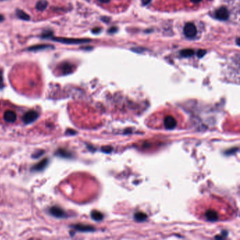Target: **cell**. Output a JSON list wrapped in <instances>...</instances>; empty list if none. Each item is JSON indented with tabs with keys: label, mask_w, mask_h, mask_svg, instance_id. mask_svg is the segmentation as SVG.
<instances>
[{
	"label": "cell",
	"mask_w": 240,
	"mask_h": 240,
	"mask_svg": "<svg viewBox=\"0 0 240 240\" xmlns=\"http://www.w3.org/2000/svg\"><path fill=\"white\" fill-rule=\"evenodd\" d=\"M4 80H3V76H2V72L0 70V89H2L4 87Z\"/></svg>",
	"instance_id": "cell-22"
},
{
	"label": "cell",
	"mask_w": 240,
	"mask_h": 240,
	"mask_svg": "<svg viewBox=\"0 0 240 240\" xmlns=\"http://www.w3.org/2000/svg\"><path fill=\"white\" fill-rule=\"evenodd\" d=\"M55 155L63 158H71L73 157V154L72 152L69 151V150L64 149V148H59L55 152Z\"/></svg>",
	"instance_id": "cell-8"
},
{
	"label": "cell",
	"mask_w": 240,
	"mask_h": 240,
	"mask_svg": "<svg viewBox=\"0 0 240 240\" xmlns=\"http://www.w3.org/2000/svg\"><path fill=\"white\" fill-rule=\"evenodd\" d=\"M91 217L93 220H96V221H99L103 219V214L101 212H99L97 211H93L91 213Z\"/></svg>",
	"instance_id": "cell-16"
},
{
	"label": "cell",
	"mask_w": 240,
	"mask_h": 240,
	"mask_svg": "<svg viewBox=\"0 0 240 240\" xmlns=\"http://www.w3.org/2000/svg\"><path fill=\"white\" fill-rule=\"evenodd\" d=\"M73 228L74 230L80 231V232H93V231H95V228L93 227L90 225H75L73 226Z\"/></svg>",
	"instance_id": "cell-11"
},
{
	"label": "cell",
	"mask_w": 240,
	"mask_h": 240,
	"mask_svg": "<svg viewBox=\"0 0 240 240\" xmlns=\"http://www.w3.org/2000/svg\"><path fill=\"white\" fill-rule=\"evenodd\" d=\"M216 18L220 21H225L229 17V12L228 9L225 7H221L216 11Z\"/></svg>",
	"instance_id": "cell-6"
},
{
	"label": "cell",
	"mask_w": 240,
	"mask_h": 240,
	"mask_svg": "<svg viewBox=\"0 0 240 240\" xmlns=\"http://www.w3.org/2000/svg\"><path fill=\"white\" fill-rule=\"evenodd\" d=\"M66 134H68V135H75V134H76V132L75 131V130H71V129H68V130H66Z\"/></svg>",
	"instance_id": "cell-23"
},
{
	"label": "cell",
	"mask_w": 240,
	"mask_h": 240,
	"mask_svg": "<svg viewBox=\"0 0 240 240\" xmlns=\"http://www.w3.org/2000/svg\"><path fill=\"white\" fill-rule=\"evenodd\" d=\"M47 5H48V2L47 0H40V1L36 4V8H37L38 11H44L47 7Z\"/></svg>",
	"instance_id": "cell-13"
},
{
	"label": "cell",
	"mask_w": 240,
	"mask_h": 240,
	"mask_svg": "<svg viewBox=\"0 0 240 240\" xmlns=\"http://www.w3.org/2000/svg\"><path fill=\"white\" fill-rule=\"evenodd\" d=\"M147 216L145 213H142V212H138V213H135V219L139 222L144 221V220L147 219Z\"/></svg>",
	"instance_id": "cell-17"
},
{
	"label": "cell",
	"mask_w": 240,
	"mask_h": 240,
	"mask_svg": "<svg viewBox=\"0 0 240 240\" xmlns=\"http://www.w3.org/2000/svg\"><path fill=\"white\" fill-rule=\"evenodd\" d=\"M196 28L193 23H187L184 28V33L186 37L192 38L196 35Z\"/></svg>",
	"instance_id": "cell-4"
},
{
	"label": "cell",
	"mask_w": 240,
	"mask_h": 240,
	"mask_svg": "<svg viewBox=\"0 0 240 240\" xmlns=\"http://www.w3.org/2000/svg\"><path fill=\"white\" fill-rule=\"evenodd\" d=\"M49 162V158H44V159H42L41 161L37 163V164L34 165V166L32 167L31 170L33 171V172H40V171L44 170V169L47 168V166H48Z\"/></svg>",
	"instance_id": "cell-5"
},
{
	"label": "cell",
	"mask_w": 240,
	"mask_h": 240,
	"mask_svg": "<svg viewBox=\"0 0 240 240\" xmlns=\"http://www.w3.org/2000/svg\"><path fill=\"white\" fill-rule=\"evenodd\" d=\"M4 16H2V15L0 14V22H2V21H4Z\"/></svg>",
	"instance_id": "cell-29"
},
{
	"label": "cell",
	"mask_w": 240,
	"mask_h": 240,
	"mask_svg": "<svg viewBox=\"0 0 240 240\" xmlns=\"http://www.w3.org/2000/svg\"><path fill=\"white\" fill-rule=\"evenodd\" d=\"M206 51L203 50V49H200V50H199L198 52H197V56H198V57L201 58L206 54Z\"/></svg>",
	"instance_id": "cell-21"
},
{
	"label": "cell",
	"mask_w": 240,
	"mask_h": 240,
	"mask_svg": "<svg viewBox=\"0 0 240 240\" xmlns=\"http://www.w3.org/2000/svg\"><path fill=\"white\" fill-rule=\"evenodd\" d=\"M4 121L8 122V123H14L17 119L16 112H14V111L11 110H8L5 111L4 113Z\"/></svg>",
	"instance_id": "cell-10"
},
{
	"label": "cell",
	"mask_w": 240,
	"mask_h": 240,
	"mask_svg": "<svg viewBox=\"0 0 240 240\" xmlns=\"http://www.w3.org/2000/svg\"><path fill=\"white\" fill-rule=\"evenodd\" d=\"M206 217L208 220L211 222L216 221V220H218V218L217 213L213 211H211V210H209V211H208L206 212Z\"/></svg>",
	"instance_id": "cell-12"
},
{
	"label": "cell",
	"mask_w": 240,
	"mask_h": 240,
	"mask_svg": "<svg viewBox=\"0 0 240 240\" xmlns=\"http://www.w3.org/2000/svg\"><path fill=\"white\" fill-rule=\"evenodd\" d=\"M115 31H116V28H112L109 31V32H111V33H113V32H115Z\"/></svg>",
	"instance_id": "cell-28"
},
{
	"label": "cell",
	"mask_w": 240,
	"mask_h": 240,
	"mask_svg": "<svg viewBox=\"0 0 240 240\" xmlns=\"http://www.w3.org/2000/svg\"><path fill=\"white\" fill-rule=\"evenodd\" d=\"M190 1L193 2V3H199V2H201L202 0H190Z\"/></svg>",
	"instance_id": "cell-27"
},
{
	"label": "cell",
	"mask_w": 240,
	"mask_h": 240,
	"mask_svg": "<svg viewBox=\"0 0 240 240\" xmlns=\"http://www.w3.org/2000/svg\"><path fill=\"white\" fill-rule=\"evenodd\" d=\"M180 55L183 57H190L194 55V51L191 49H185L180 51Z\"/></svg>",
	"instance_id": "cell-18"
},
{
	"label": "cell",
	"mask_w": 240,
	"mask_h": 240,
	"mask_svg": "<svg viewBox=\"0 0 240 240\" xmlns=\"http://www.w3.org/2000/svg\"><path fill=\"white\" fill-rule=\"evenodd\" d=\"M52 34H53V32H52V31H45V32H44L43 33H42V37H44V38L51 37V36H52Z\"/></svg>",
	"instance_id": "cell-20"
},
{
	"label": "cell",
	"mask_w": 240,
	"mask_h": 240,
	"mask_svg": "<svg viewBox=\"0 0 240 240\" xmlns=\"http://www.w3.org/2000/svg\"><path fill=\"white\" fill-rule=\"evenodd\" d=\"M51 45H47V44H39V45H35L31 47H30L28 49V51H37L39 50H42V49H45L48 48H51Z\"/></svg>",
	"instance_id": "cell-15"
},
{
	"label": "cell",
	"mask_w": 240,
	"mask_h": 240,
	"mask_svg": "<svg viewBox=\"0 0 240 240\" xmlns=\"http://www.w3.org/2000/svg\"><path fill=\"white\" fill-rule=\"evenodd\" d=\"M99 31H100V29L99 28H95L92 31V32L94 33H95V34H96V33H99Z\"/></svg>",
	"instance_id": "cell-25"
},
{
	"label": "cell",
	"mask_w": 240,
	"mask_h": 240,
	"mask_svg": "<svg viewBox=\"0 0 240 240\" xmlns=\"http://www.w3.org/2000/svg\"><path fill=\"white\" fill-rule=\"evenodd\" d=\"M40 113L37 111L31 110L28 111L23 115V121L25 124H30L35 122L39 118Z\"/></svg>",
	"instance_id": "cell-2"
},
{
	"label": "cell",
	"mask_w": 240,
	"mask_h": 240,
	"mask_svg": "<svg viewBox=\"0 0 240 240\" xmlns=\"http://www.w3.org/2000/svg\"><path fill=\"white\" fill-rule=\"evenodd\" d=\"M164 125L166 129L173 130L177 125V121L172 115H168L164 118Z\"/></svg>",
	"instance_id": "cell-7"
},
{
	"label": "cell",
	"mask_w": 240,
	"mask_h": 240,
	"mask_svg": "<svg viewBox=\"0 0 240 240\" xmlns=\"http://www.w3.org/2000/svg\"><path fill=\"white\" fill-rule=\"evenodd\" d=\"M49 211L51 215L53 216L54 217L58 218H66L67 217V214L66 213L65 211L59 206L51 207L50 209H49Z\"/></svg>",
	"instance_id": "cell-3"
},
{
	"label": "cell",
	"mask_w": 240,
	"mask_h": 240,
	"mask_svg": "<svg viewBox=\"0 0 240 240\" xmlns=\"http://www.w3.org/2000/svg\"><path fill=\"white\" fill-rule=\"evenodd\" d=\"M44 154V150H38V151L35 152V153L32 155V157L34 158H37L40 157L41 156L43 155Z\"/></svg>",
	"instance_id": "cell-19"
},
{
	"label": "cell",
	"mask_w": 240,
	"mask_h": 240,
	"mask_svg": "<svg viewBox=\"0 0 240 240\" xmlns=\"http://www.w3.org/2000/svg\"><path fill=\"white\" fill-rule=\"evenodd\" d=\"M53 41L61 42L64 44H83L90 42L89 39H76V38H66V37H52Z\"/></svg>",
	"instance_id": "cell-1"
},
{
	"label": "cell",
	"mask_w": 240,
	"mask_h": 240,
	"mask_svg": "<svg viewBox=\"0 0 240 240\" xmlns=\"http://www.w3.org/2000/svg\"><path fill=\"white\" fill-rule=\"evenodd\" d=\"M16 14V16L18 17V18L21 19V20L28 21L30 19L29 15L27 14L25 11H23L21 10V9H17Z\"/></svg>",
	"instance_id": "cell-14"
},
{
	"label": "cell",
	"mask_w": 240,
	"mask_h": 240,
	"mask_svg": "<svg viewBox=\"0 0 240 240\" xmlns=\"http://www.w3.org/2000/svg\"><path fill=\"white\" fill-rule=\"evenodd\" d=\"M150 2H151V0H142V4H144V5H147V4H149Z\"/></svg>",
	"instance_id": "cell-24"
},
{
	"label": "cell",
	"mask_w": 240,
	"mask_h": 240,
	"mask_svg": "<svg viewBox=\"0 0 240 240\" xmlns=\"http://www.w3.org/2000/svg\"><path fill=\"white\" fill-rule=\"evenodd\" d=\"M73 66L71 63H68V62L61 63L59 67V69L63 75H68L72 73L73 72Z\"/></svg>",
	"instance_id": "cell-9"
},
{
	"label": "cell",
	"mask_w": 240,
	"mask_h": 240,
	"mask_svg": "<svg viewBox=\"0 0 240 240\" xmlns=\"http://www.w3.org/2000/svg\"><path fill=\"white\" fill-rule=\"evenodd\" d=\"M99 2H102V3H108V2H110V0H98Z\"/></svg>",
	"instance_id": "cell-26"
}]
</instances>
